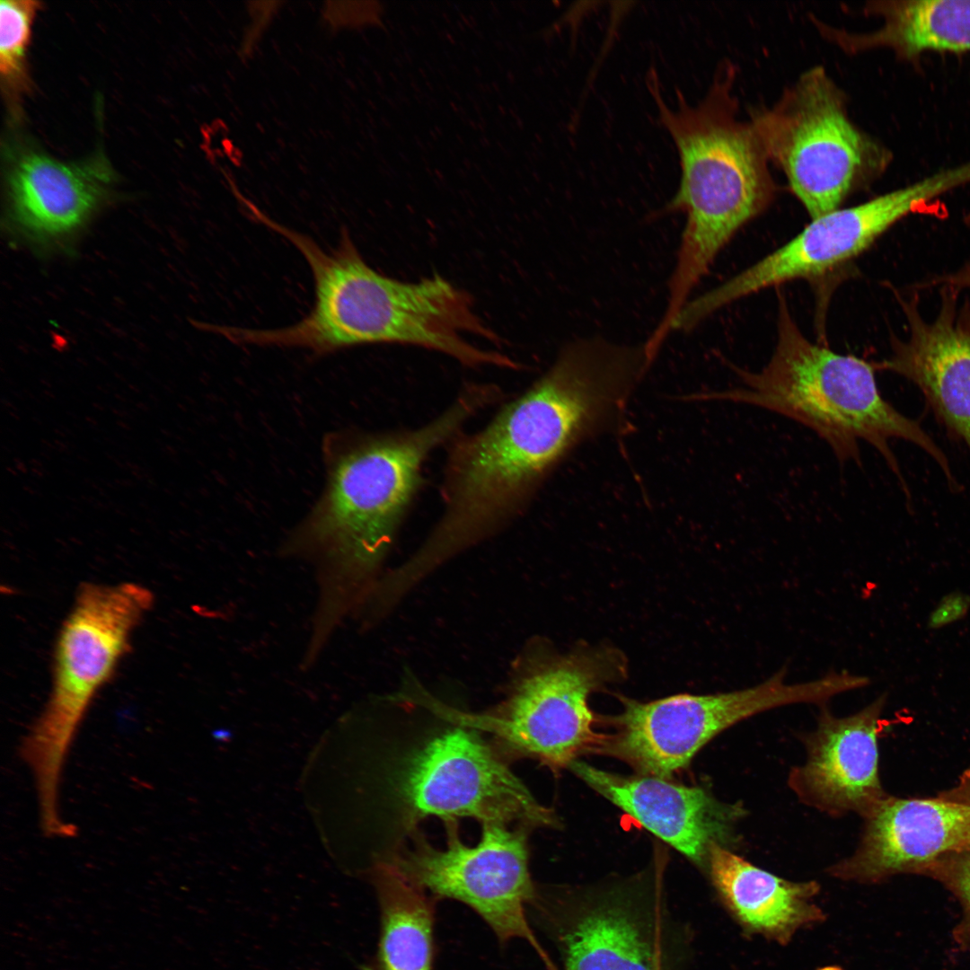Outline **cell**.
Listing matches in <instances>:
<instances>
[{
  "label": "cell",
  "instance_id": "obj_1",
  "mask_svg": "<svg viewBox=\"0 0 970 970\" xmlns=\"http://www.w3.org/2000/svg\"><path fill=\"white\" fill-rule=\"evenodd\" d=\"M614 401L586 361L557 357L482 428L446 445L442 513L419 552L445 557L522 516L550 474L578 445L612 426Z\"/></svg>",
  "mask_w": 970,
  "mask_h": 970
},
{
  "label": "cell",
  "instance_id": "obj_2",
  "mask_svg": "<svg viewBox=\"0 0 970 970\" xmlns=\"http://www.w3.org/2000/svg\"><path fill=\"white\" fill-rule=\"evenodd\" d=\"M253 221L288 240L308 263L314 283L311 311L295 324L256 330L230 326L237 345L303 348L324 355L355 346L397 343L444 353L469 367L496 366L499 354L469 337L499 338L474 309L472 296L439 275L417 282L387 277L371 268L346 227L339 244L322 249L310 236L269 217Z\"/></svg>",
  "mask_w": 970,
  "mask_h": 970
},
{
  "label": "cell",
  "instance_id": "obj_3",
  "mask_svg": "<svg viewBox=\"0 0 970 970\" xmlns=\"http://www.w3.org/2000/svg\"><path fill=\"white\" fill-rule=\"evenodd\" d=\"M501 400L495 384L468 383L427 423L360 436L340 454L323 497L288 544V553L317 566L320 611H347L357 574L381 559L409 513L429 455Z\"/></svg>",
  "mask_w": 970,
  "mask_h": 970
},
{
  "label": "cell",
  "instance_id": "obj_4",
  "mask_svg": "<svg viewBox=\"0 0 970 970\" xmlns=\"http://www.w3.org/2000/svg\"><path fill=\"white\" fill-rule=\"evenodd\" d=\"M736 72L731 62L720 63L704 98L692 105L678 92L675 109L666 103L656 71L648 74V89L681 168L678 189L662 210L685 215L668 283V298L676 305L689 300L736 233L776 198L762 140L752 122L738 117Z\"/></svg>",
  "mask_w": 970,
  "mask_h": 970
},
{
  "label": "cell",
  "instance_id": "obj_5",
  "mask_svg": "<svg viewBox=\"0 0 970 970\" xmlns=\"http://www.w3.org/2000/svg\"><path fill=\"white\" fill-rule=\"evenodd\" d=\"M778 339L768 364L757 372L733 366L744 386L703 398L751 404L788 417L824 440L841 463H860L859 442L872 445L910 493L890 440L901 439L925 452L950 489L959 488L945 452L921 424L881 394L873 363L815 344L801 332L779 295Z\"/></svg>",
  "mask_w": 970,
  "mask_h": 970
},
{
  "label": "cell",
  "instance_id": "obj_6",
  "mask_svg": "<svg viewBox=\"0 0 970 970\" xmlns=\"http://www.w3.org/2000/svg\"><path fill=\"white\" fill-rule=\"evenodd\" d=\"M153 603L152 592L133 582L79 588L57 637L50 696L21 746L43 819L59 816L60 780L75 735Z\"/></svg>",
  "mask_w": 970,
  "mask_h": 970
},
{
  "label": "cell",
  "instance_id": "obj_7",
  "mask_svg": "<svg viewBox=\"0 0 970 970\" xmlns=\"http://www.w3.org/2000/svg\"><path fill=\"white\" fill-rule=\"evenodd\" d=\"M750 121L811 218L840 208L893 160L886 146L851 120L847 95L822 66L802 73L769 108L752 109Z\"/></svg>",
  "mask_w": 970,
  "mask_h": 970
},
{
  "label": "cell",
  "instance_id": "obj_8",
  "mask_svg": "<svg viewBox=\"0 0 970 970\" xmlns=\"http://www.w3.org/2000/svg\"><path fill=\"white\" fill-rule=\"evenodd\" d=\"M625 655L609 645H579L534 668L494 711L465 713L432 703L454 724L489 733L506 758L529 757L551 769L598 751L605 735L594 730L592 693L628 675Z\"/></svg>",
  "mask_w": 970,
  "mask_h": 970
},
{
  "label": "cell",
  "instance_id": "obj_9",
  "mask_svg": "<svg viewBox=\"0 0 970 970\" xmlns=\"http://www.w3.org/2000/svg\"><path fill=\"white\" fill-rule=\"evenodd\" d=\"M454 725L395 759L390 792L404 839L431 816L445 822L472 817L481 824L554 826L552 811L534 798L493 744Z\"/></svg>",
  "mask_w": 970,
  "mask_h": 970
},
{
  "label": "cell",
  "instance_id": "obj_10",
  "mask_svg": "<svg viewBox=\"0 0 970 970\" xmlns=\"http://www.w3.org/2000/svg\"><path fill=\"white\" fill-rule=\"evenodd\" d=\"M446 848L433 847L416 830L385 861L436 898L473 910L501 943L522 939L537 948L526 918L535 897L528 868L527 827L482 824L479 843L460 839L456 820L445 821Z\"/></svg>",
  "mask_w": 970,
  "mask_h": 970
},
{
  "label": "cell",
  "instance_id": "obj_11",
  "mask_svg": "<svg viewBox=\"0 0 970 970\" xmlns=\"http://www.w3.org/2000/svg\"><path fill=\"white\" fill-rule=\"evenodd\" d=\"M786 668L752 687L710 694L682 693L642 702L622 697L612 719L614 732L598 752L628 763L643 775L668 779L685 768L718 734L749 717L797 703H816V680L788 683Z\"/></svg>",
  "mask_w": 970,
  "mask_h": 970
},
{
  "label": "cell",
  "instance_id": "obj_12",
  "mask_svg": "<svg viewBox=\"0 0 970 970\" xmlns=\"http://www.w3.org/2000/svg\"><path fill=\"white\" fill-rule=\"evenodd\" d=\"M948 179L932 173L861 204L812 218L797 236L719 287L689 300L677 331H689L717 310L767 287L817 278L848 263L922 206L947 193Z\"/></svg>",
  "mask_w": 970,
  "mask_h": 970
},
{
  "label": "cell",
  "instance_id": "obj_13",
  "mask_svg": "<svg viewBox=\"0 0 970 970\" xmlns=\"http://www.w3.org/2000/svg\"><path fill=\"white\" fill-rule=\"evenodd\" d=\"M939 288L940 308L930 322L919 311L917 292L904 297L895 291L909 336H893L891 356L873 364L916 385L948 435L970 452V306L957 308V289Z\"/></svg>",
  "mask_w": 970,
  "mask_h": 970
},
{
  "label": "cell",
  "instance_id": "obj_14",
  "mask_svg": "<svg viewBox=\"0 0 970 970\" xmlns=\"http://www.w3.org/2000/svg\"><path fill=\"white\" fill-rule=\"evenodd\" d=\"M634 891L617 887L554 913L542 909L563 970H666L658 913Z\"/></svg>",
  "mask_w": 970,
  "mask_h": 970
},
{
  "label": "cell",
  "instance_id": "obj_15",
  "mask_svg": "<svg viewBox=\"0 0 970 970\" xmlns=\"http://www.w3.org/2000/svg\"><path fill=\"white\" fill-rule=\"evenodd\" d=\"M569 768L592 789L669 844L706 869L710 848L733 840L743 816L739 805L719 801L701 787L650 775L624 776L575 760Z\"/></svg>",
  "mask_w": 970,
  "mask_h": 970
},
{
  "label": "cell",
  "instance_id": "obj_16",
  "mask_svg": "<svg viewBox=\"0 0 970 970\" xmlns=\"http://www.w3.org/2000/svg\"><path fill=\"white\" fill-rule=\"evenodd\" d=\"M113 172L105 158L67 163L42 153L15 156L7 172L12 227L39 246H57L75 236L106 200Z\"/></svg>",
  "mask_w": 970,
  "mask_h": 970
},
{
  "label": "cell",
  "instance_id": "obj_17",
  "mask_svg": "<svg viewBox=\"0 0 970 970\" xmlns=\"http://www.w3.org/2000/svg\"><path fill=\"white\" fill-rule=\"evenodd\" d=\"M867 816L860 847L830 869L834 877L877 880L970 848V804L882 798Z\"/></svg>",
  "mask_w": 970,
  "mask_h": 970
},
{
  "label": "cell",
  "instance_id": "obj_18",
  "mask_svg": "<svg viewBox=\"0 0 970 970\" xmlns=\"http://www.w3.org/2000/svg\"><path fill=\"white\" fill-rule=\"evenodd\" d=\"M884 704L881 696L848 717L822 712L808 739L807 760L790 777L801 798L827 812L866 816L882 799L877 736Z\"/></svg>",
  "mask_w": 970,
  "mask_h": 970
},
{
  "label": "cell",
  "instance_id": "obj_19",
  "mask_svg": "<svg viewBox=\"0 0 970 970\" xmlns=\"http://www.w3.org/2000/svg\"><path fill=\"white\" fill-rule=\"evenodd\" d=\"M706 869L725 906L748 935L785 945L799 930L824 919L813 902L819 891L815 882L779 877L719 844L710 848Z\"/></svg>",
  "mask_w": 970,
  "mask_h": 970
},
{
  "label": "cell",
  "instance_id": "obj_20",
  "mask_svg": "<svg viewBox=\"0 0 970 970\" xmlns=\"http://www.w3.org/2000/svg\"><path fill=\"white\" fill-rule=\"evenodd\" d=\"M862 13L880 19V26L859 33L816 17L811 22L823 38L849 55L886 48L913 62L930 51H970V0H875L864 4Z\"/></svg>",
  "mask_w": 970,
  "mask_h": 970
},
{
  "label": "cell",
  "instance_id": "obj_21",
  "mask_svg": "<svg viewBox=\"0 0 970 970\" xmlns=\"http://www.w3.org/2000/svg\"><path fill=\"white\" fill-rule=\"evenodd\" d=\"M380 905L375 964L368 970H433L435 901L387 861L375 869Z\"/></svg>",
  "mask_w": 970,
  "mask_h": 970
},
{
  "label": "cell",
  "instance_id": "obj_22",
  "mask_svg": "<svg viewBox=\"0 0 970 970\" xmlns=\"http://www.w3.org/2000/svg\"><path fill=\"white\" fill-rule=\"evenodd\" d=\"M40 4L31 0H7L0 4V72L9 89L25 82L24 57L31 24Z\"/></svg>",
  "mask_w": 970,
  "mask_h": 970
},
{
  "label": "cell",
  "instance_id": "obj_23",
  "mask_svg": "<svg viewBox=\"0 0 970 970\" xmlns=\"http://www.w3.org/2000/svg\"><path fill=\"white\" fill-rule=\"evenodd\" d=\"M339 4L349 15L323 13L325 21L332 28L360 27L375 24L380 20L381 8L375 2H339Z\"/></svg>",
  "mask_w": 970,
  "mask_h": 970
},
{
  "label": "cell",
  "instance_id": "obj_24",
  "mask_svg": "<svg viewBox=\"0 0 970 970\" xmlns=\"http://www.w3.org/2000/svg\"><path fill=\"white\" fill-rule=\"evenodd\" d=\"M279 2H251L249 7L251 22L250 23L240 48V54L247 57L253 51L260 35L269 25L271 18L278 10Z\"/></svg>",
  "mask_w": 970,
  "mask_h": 970
},
{
  "label": "cell",
  "instance_id": "obj_25",
  "mask_svg": "<svg viewBox=\"0 0 970 970\" xmlns=\"http://www.w3.org/2000/svg\"><path fill=\"white\" fill-rule=\"evenodd\" d=\"M965 224L970 228V212L964 216ZM942 286L952 287L958 291H970V260L954 272L932 277L928 280L913 286L914 289L922 290ZM970 306V296L966 300Z\"/></svg>",
  "mask_w": 970,
  "mask_h": 970
},
{
  "label": "cell",
  "instance_id": "obj_26",
  "mask_svg": "<svg viewBox=\"0 0 970 970\" xmlns=\"http://www.w3.org/2000/svg\"><path fill=\"white\" fill-rule=\"evenodd\" d=\"M965 852L957 870V885L962 896L970 905V848Z\"/></svg>",
  "mask_w": 970,
  "mask_h": 970
}]
</instances>
